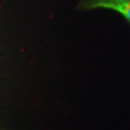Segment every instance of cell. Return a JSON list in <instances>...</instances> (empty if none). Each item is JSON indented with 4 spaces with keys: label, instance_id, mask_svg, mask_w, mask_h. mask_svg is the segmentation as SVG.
Masks as SVG:
<instances>
[{
    "label": "cell",
    "instance_id": "cell-1",
    "mask_svg": "<svg viewBox=\"0 0 130 130\" xmlns=\"http://www.w3.org/2000/svg\"><path fill=\"white\" fill-rule=\"evenodd\" d=\"M84 9H112L120 13L130 23V0H83Z\"/></svg>",
    "mask_w": 130,
    "mask_h": 130
}]
</instances>
